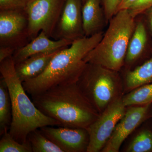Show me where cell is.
Here are the masks:
<instances>
[{
    "instance_id": "20",
    "label": "cell",
    "mask_w": 152,
    "mask_h": 152,
    "mask_svg": "<svg viewBox=\"0 0 152 152\" xmlns=\"http://www.w3.org/2000/svg\"><path fill=\"white\" fill-rule=\"evenodd\" d=\"M126 152H152V132L143 130L132 139L125 150Z\"/></svg>"
},
{
    "instance_id": "15",
    "label": "cell",
    "mask_w": 152,
    "mask_h": 152,
    "mask_svg": "<svg viewBox=\"0 0 152 152\" xmlns=\"http://www.w3.org/2000/svg\"><path fill=\"white\" fill-rule=\"evenodd\" d=\"M57 52L34 55L15 64V69L20 80L23 83L40 75Z\"/></svg>"
},
{
    "instance_id": "5",
    "label": "cell",
    "mask_w": 152,
    "mask_h": 152,
    "mask_svg": "<svg viewBox=\"0 0 152 152\" xmlns=\"http://www.w3.org/2000/svg\"><path fill=\"white\" fill-rule=\"evenodd\" d=\"M77 84L100 114L124 94L121 72L91 63H87Z\"/></svg>"
},
{
    "instance_id": "8",
    "label": "cell",
    "mask_w": 152,
    "mask_h": 152,
    "mask_svg": "<svg viewBox=\"0 0 152 152\" xmlns=\"http://www.w3.org/2000/svg\"><path fill=\"white\" fill-rule=\"evenodd\" d=\"M30 42L25 10H0V46L18 49Z\"/></svg>"
},
{
    "instance_id": "3",
    "label": "cell",
    "mask_w": 152,
    "mask_h": 152,
    "mask_svg": "<svg viewBox=\"0 0 152 152\" xmlns=\"http://www.w3.org/2000/svg\"><path fill=\"white\" fill-rule=\"evenodd\" d=\"M12 56L0 62L1 76L6 82L10 97L12 119L9 132L20 143L28 141L29 134L46 126H60L57 121L37 108L29 98L17 75Z\"/></svg>"
},
{
    "instance_id": "13",
    "label": "cell",
    "mask_w": 152,
    "mask_h": 152,
    "mask_svg": "<svg viewBox=\"0 0 152 152\" xmlns=\"http://www.w3.org/2000/svg\"><path fill=\"white\" fill-rule=\"evenodd\" d=\"M148 43L147 26L143 17L136 18V26L127 50L124 65L121 70L132 69L140 64Z\"/></svg>"
},
{
    "instance_id": "24",
    "label": "cell",
    "mask_w": 152,
    "mask_h": 152,
    "mask_svg": "<svg viewBox=\"0 0 152 152\" xmlns=\"http://www.w3.org/2000/svg\"><path fill=\"white\" fill-rule=\"evenodd\" d=\"M152 7V0H137L128 10L134 18L141 15Z\"/></svg>"
},
{
    "instance_id": "18",
    "label": "cell",
    "mask_w": 152,
    "mask_h": 152,
    "mask_svg": "<svg viewBox=\"0 0 152 152\" xmlns=\"http://www.w3.org/2000/svg\"><path fill=\"white\" fill-rule=\"evenodd\" d=\"M126 107L152 103V83L144 85L124 94L122 98Z\"/></svg>"
},
{
    "instance_id": "10",
    "label": "cell",
    "mask_w": 152,
    "mask_h": 152,
    "mask_svg": "<svg viewBox=\"0 0 152 152\" xmlns=\"http://www.w3.org/2000/svg\"><path fill=\"white\" fill-rule=\"evenodd\" d=\"M151 104L127 107L102 152H118L123 142L147 118Z\"/></svg>"
},
{
    "instance_id": "22",
    "label": "cell",
    "mask_w": 152,
    "mask_h": 152,
    "mask_svg": "<svg viewBox=\"0 0 152 152\" xmlns=\"http://www.w3.org/2000/svg\"><path fill=\"white\" fill-rule=\"evenodd\" d=\"M123 0H102V4L108 22L117 13Z\"/></svg>"
},
{
    "instance_id": "12",
    "label": "cell",
    "mask_w": 152,
    "mask_h": 152,
    "mask_svg": "<svg viewBox=\"0 0 152 152\" xmlns=\"http://www.w3.org/2000/svg\"><path fill=\"white\" fill-rule=\"evenodd\" d=\"M72 42L67 40H52L44 32L41 31L27 44L17 50L12 58L15 64L34 55L59 51Z\"/></svg>"
},
{
    "instance_id": "11",
    "label": "cell",
    "mask_w": 152,
    "mask_h": 152,
    "mask_svg": "<svg viewBox=\"0 0 152 152\" xmlns=\"http://www.w3.org/2000/svg\"><path fill=\"white\" fill-rule=\"evenodd\" d=\"M39 129L64 152H87L89 143L87 129L48 126Z\"/></svg>"
},
{
    "instance_id": "16",
    "label": "cell",
    "mask_w": 152,
    "mask_h": 152,
    "mask_svg": "<svg viewBox=\"0 0 152 152\" xmlns=\"http://www.w3.org/2000/svg\"><path fill=\"white\" fill-rule=\"evenodd\" d=\"M121 71L124 94L138 87L151 83L152 54L148 59L132 69Z\"/></svg>"
},
{
    "instance_id": "14",
    "label": "cell",
    "mask_w": 152,
    "mask_h": 152,
    "mask_svg": "<svg viewBox=\"0 0 152 152\" xmlns=\"http://www.w3.org/2000/svg\"><path fill=\"white\" fill-rule=\"evenodd\" d=\"M82 18L86 37L104 32V28L108 23L102 0H86L82 7Z\"/></svg>"
},
{
    "instance_id": "4",
    "label": "cell",
    "mask_w": 152,
    "mask_h": 152,
    "mask_svg": "<svg viewBox=\"0 0 152 152\" xmlns=\"http://www.w3.org/2000/svg\"><path fill=\"white\" fill-rule=\"evenodd\" d=\"M136 23V18L129 10L118 11L109 21L99 42L85 58V61L121 72Z\"/></svg>"
},
{
    "instance_id": "27",
    "label": "cell",
    "mask_w": 152,
    "mask_h": 152,
    "mask_svg": "<svg viewBox=\"0 0 152 152\" xmlns=\"http://www.w3.org/2000/svg\"><path fill=\"white\" fill-rule=\"evenodd\" d=\"M137 0H123L119 7L118 11L128 10Z\"/></svg>"
},
{
    "instance_id": "26",
    "label": "cell",
    "mask_w": 152,
    "mask_h": 152,
    "mask_svg": "<svg viewBox=\"0 0 152 152\" xmlns=\"http://www.w3.org/2000/svg\"><path fill=\"white\" fill-rule=\"evenodd\" d=\"M141 15H144V20L150 30L152 40V7L145 11Z\"/></svg>"
},
{
    "instance_id": "19",
    "label": "cell",
    "mask_w": 152,
    "mask_h": 152,
    "mask_svg": "<svg viewBox=\"0 0 152 152\" xmlns=\"http://www.w3.org/2000/svg\"><path fill=\"white\" fill-rule=\"evenodd\" d=\"M28 140L33 152H64L44 135L39 129L31 132L28 135Z\"/></svg>"
},
{
    "instance_id": "2",
    "label": "cell",
    "mask_w": 152,
    "mask_h": 152,
    "mask_svg": "<svg viewBox=\"0 0 152 152\" xmlns=\"http://www.w3.org/2000/svg\"><path fill=\"white\" fill-rule=\"evenodd\" d=\"M104 33L74 41L57 52L43 73L22 83L25 91L32 96L56 86L77 83L87 64L85 58L99 42Z\"/></svg>"
},
{
    "instance_id": "17",
    "label": "cell",
    "mask_w": 152,
    "mask_h": 152,
    "mask_svg": "<svg viewBox=\"0 0 152 152\" xmlns=\"http://www.w3.org/2000/svg\"><path fill=\"white\" fill-rule=\"evenodd\" d=\"M12 119V104L6 82L0 80V134L9 131Z\"/></svg>"
},
{
    "instance_id": "1",
    "label": "cell",
    "mask_w": 152,
    "mask_h": 152,
    "mask_svg": "<svg viewBox=\"0 0 152 152\" xmlns=\"http://www.w3.org/2000/svg\"><path fill=\"white\" fill-rule=\"evenodd\" d=\"M31 96L37 108L61 126L87 129L100 115L77 83L56 86Z\"/></svg>"
},
{
    "instance_id": "25",
    "label": "cell",
    "mask_w": 152,
    "mask_h": 152,
    "mask_svg": "<svg viewBox=\"0 0 152 152\" xmlns=\"http://www.w3.org/2000/svg\"><path fill=\"white\" fill-rule=\"evenodd\" d=\"M16 50L10 47L0 46V62L12 56Z\"/></svg>"
},
{
    "instance_id": "7",
    "label": "cell",
    "mask_w": 152,
    "mask_h": 152,
    "mask_svg": "<svg viewBox=\"0 0 152 152\" xmlns=\"http://www.w3.org/2000/svg\"><path fill=\"white\" fill-rule=\"evenodd\" d=\"M122 98L108 106L87 128L89 143L87 152L102 151L110 138L117 124L126 110L127 107Z\"/></svg>"
},
{
    "instance_id": "6",
    "label": "cell",
    "mask_w": 152,
    "mask_h": 152,
    "mask_svg": "<svg viewBox=\"0 0 152 152\" xmlns=\"http://www.w3.org/2000/svg\"><path fill=\"white\" fill-rule=\"evenodd\" d=\"M66 0H30L25 10L31 41L41 31L52 38Z\"/></svg>"
},
{
    "instance_id": "9",
    "label": "cell",
    "mask_w": 152,
    "mask_h": 152,
    "mask_svg": "<svg viewBox=\"0 0 152 152\" xmlns=\"http://www.w3.org/2000/svg\"><path fill=\"white\" fill-rule=\"evenodd\" d=\"M82 0H66L52 39L73 42L85 37Z\"/></svg>"
},
{
    "instance_id": "23",
    "label": "cell",
    "mask_w": 152,
    "mask_h": 152,
    "mask_svg": "<svg viewBox=\"0 0 152 152\" xmlns=\"http://www.w3.org/2000/svg\"><path fill=\"white\" fill-rule=\"evenodd\" d=\"M30 0H0V10H25Z\"/></svg>"
},
{
    "instance_id": "21",
    "label": "cell",
    "mask_w": 152,
    "mask_h": 152,
    "mask_svg": "<svg viewBox=\"0 0 152 152\" xmlns=\"http://www.w3.org/2000/svg\"><path fill=\"white\" fill-rule=\"evenodd\" d=\"M31 146L28 141L20 143L7 131L2 135L0 141V152H32Z\"/></svg>"
},
{
    "instance_id": "28",
    "label": "cell",
    "mask_w": 152,
    "mask_h": 152,
    "mask_svg": "<svg viewBox=\"0 0 152 152\" xmlns=\"http://www.w3.org/2000/svg\"><path fill=\"white\" fill-rule=\"evenodd\" d=\"M86 0H82V3H83V4L86 1Z\"/></svg>"
}]
</instances>
